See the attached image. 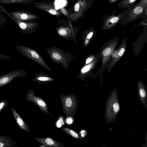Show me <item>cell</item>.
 Wrapping results in <instances>:
<instances>
[{
	"instance_id": "44dd1931",
	"label": "cell",
	"mask_w": 147,
	"mask_h": 147,
	"mask_svg": "<svg viewBox=\"0 0 147 147\" xmlns=\"http://www.w3.org/2000/svg\"><path fill=\"white\" fill-rule=\"evenodd\" d=\"M143 9L141 7H136L134 10V13L136 14L140 13L142 12Z\"/></svg>"
},
{
	"instance_id": "3957f363",
	"label": "cell",
	"mask_w": 147,
	"mask_h": 147,
	"mask_svg": "<svg viewBox=\"0 0 147 147\" xmlns=\"http://www.w3.org/2000/svg\"><path fill=\"white\" fill-rule=\"evenodd\" d=\"M16 48L22 55L37 62L48 69H49L39 55L33 49L24 45H17Z\"/></svg>"
},
{
	"instance_id": "8992f818",
	"label": "cell",
	"mask_w": 147,
	"mask_h": 147,
	"mask_svg": "<svg viewBox=\"0 0 147 147\" xmlns=\"http://www.w3.org/2000/svg\"><path fill=\"white\" fill-rule=\"evenodd\" d=\"M10 13L15 19L22 22H31L40 18L30 11L25 10L15 11Z\"/></svg>"
},
{
	"instance_id": "7402d4cb",
	"label": "cell",
	"mask_w": 147,
	"mask_h": 147,
	"mask_svg": "<svg viewBox=\"0 0 147 147\" xmlns=\"http://www.w3.org/2000/svg\"><path fill=\"white\" fill-rule=\"evenodd\" d=\"M11 58L12 57L11 56L1 54V52L0 51V60H7Z\"/></svg>"
},
{
	"instance_id": "5b68a950",
	"label": "cell",
	"mask_w": 147,
	"mask_h": 147,
	"mask_svg": "<svg viewBox=\"0 0 147 147\" xmlns=\"http://www.w3.org/2000/svg\"><path fill=\"white\" fill-rule=\"evenodd\" d=\"M33 4L36 8L45 11L56 17L59 18L62 15L61 10H56L52 2L50 1L36 2Z\"/></svg>"
},
{
	"instance_id": "4dcf8cb0",
	"label": "cell",
	"mask_w": 147,
	"mask_h": 147,
	"mask_svg": "<svg viewBox=\"0 0 147 147\" xmlns=\"http://www.w3.org/2000/svg\"><path fill=\"white\" fill-rule=\"evenodd\" d=\"M93 34V32H90L89 34H88L86 37L87 38L90 39V38L92 37V35Z\"/></svg>"
},
{
	"instance_id": "603a6c76",
	"label": "cell",
	"mask_w": 147,
	"mask_h": 147,
	"mask_svg": "<svg viewBox=\"0 0 147 147\" xmlns=\"http://www.w3.org/2000/svg\"><path fill=\"white\" fill-rule=\"evenodd\" d=\"M61 11L63 14H64L66 17H68L69 16L68 10L67 11L65 9L64 7H62L61 8Z\"/></svg>"
},
{
	"instance_id": "277c9868",
	"label": "cell",
	"mask_w": 147,
	"mask_h": 147,
	"mask_svg": "<svg viewBox=\"0 0 147 147\" xmlns=\"http://www.w3.org/2000/svg\"><path fill=\"white\" fill-rule=\"evenodd\" d=\"M26 74V71L24 70L18 69L0 76V88L9 84L16 78L25 76Z\"/></svg>"
},
{
	"instance_id": "f1b7e54d",
	"label": "cell",
	"mask_w": 147,
	"mask_h": 147,
	"mask_svg": "<svg viewBox=\"0 0 147 147\" xmlns=\"http://www.w3.org/2000/svg\"><path fill=\"white\" fill-rule=\"evenodd\" d=\"M80 134L81 136L83 138H85V136H86L87 134V132L85 130H83L79 133Z\"/></svg>"
},
{
	"instance_id": "30bf717a",
	"label": "cell",
	"mask_w": 147,
	"mask_h": 147,
	"mask_svg": "<svg viewBox=\"0 0 147 147\" xmlns=\"http://www.w3.org/2000/svg\"><path fill=\"white\" fill-rule=\"evenodd\" d=\"M11 112L19 128L22 130L28 132L30 131L29 125L26 123L14 108L11 107Z\"/></svg>"
},
{
	"instance_id": "ac0fdd59",
	"label": "cell",
	"mask_w": 147,
	"mask_h": 147,
	"mask_svg": "<svg viewBox=\"0 0 147 147\" xmlns=\"http://www.w3.org/2000/svg\"><path fill=\"white\" fill-rule=\"evenodd\" d=\"M93 65L92 63H91L88 65L85 66L81 69L82 73H84L88 71L92 67Z\"/></svg>"
},
{
	"instance_id": "83f0119b",
	"label": "cell",
	"mask_w": 147,
	"mask_h": 147,
	"mask_svg": "<svg viewBox=\"0 0 147 147\" xmlns=\"http://www.w3.org/2000/svg\"><path fill=\"white\" fill-rule=\"evenodd\" d=\"M119 20V18L118 17H115L111 18L110 20V21L113 23H115L118 21Z\"/></svg>"
},
{
	"instance_id": "cb8c5ba5",
	"label": "cell",
	"mask_w": 147,
	"mask_h": 147,
	"mask_svg": "<svg viewBox=\"0 0 147 147\" xmlns=\"http://www.w3.org/2000/svg\"><path fill=\"white\" fill-rule=\"evenodd\" d=\"M38 80L40 81H48L51 80L52 79L49 78L45 77H40L38 78Z\"/></svg>"
},
{
	"instance_id": "d6986e66",
	"label": "cell",
	"mask_w": 147,
	"mask_h": 147,
	"mask_svg": "<svg viewBox=\"0 0 147 147\" xmlns=\"http://www.w3.org/2000/svg\"><path fill=\"white\" fill-rule=\"evenodd\" d=\"M52 55L53 59L57 61L60 60L62 58V57L60 54L56 52L53 53Z\"/></svg>"
},
{
	"instance_id": "7c38bea8",
	"label": "cell",
	"mask_w": 147,
	"mask_h": 147,
	"mask_svg": "<svg viewBox=\"0 0 147 147\" xmlns=\"http://www.w3.org/2000/svg\"><path fill=\"white\" fill-rule=\"evenodd\" d=\"M61 129L63 131L68 134L72 137L80 140L84 139L81 136L79 133H78L69 128L62 127L61 128Z\"/></svg>"
},
{
	"instance_id": "2e32d148",
	"label": "cell",
	"mask_w": 147,
	"mask_h": 147,
	"mask_svg": "<svg viewBox=\"0 0 147 147\" xmlns=\"http://www.w3.org/2000/svg\"><path fill=\"white\" fill-rule=\"evenodd\" d=\"M113 49V47H108L106 48L102 52L103 55L104 57H107L112 52Z\"/></svg>"
},
{
	"instance_id": "484cf974",
	"label": "cell",
	"mask_w": 147,
	"mask_h": 147,
	"mask_svg": "<svg viewBox=\"0 0 147 147\" xmlns=\"http://www.w3.org/2000/svg\"><path fill=\"white\" fill-rule=\"evenodd\" d=\"M125 48L124 47L121 48L118 52V55L120 56H122L124 54L125 51Z\"/></svg>"
},
{
	"instance_id": "e0dca14e",
	"label": "cell",
	"mask_w": 147,
	"mask_h": 147,
	"mask_svg": "<svg viewBox=\"0 0 147 147\" xmlns=\"http://www.w3.org/2000/svg\"><path fill=\"white\" fill-rule=\"evenodd\" d=\"M8 102L6 100H0V115L1 111L5 108L8 105Z\"/></svg>"
},
{
	"instance_id": "6da1fadb",
	"label": "cell",
	"mask_w": 147,
	"mask_h": 147,
	"mask_svg": "<svg viewBox=\"0 0 147 147\" xmlns=\"http://www.w3.org/2000/svg\"><path fill=\"white\" fill-rule=\"evenodd\" d=\"M120 109L117 91L115 89L110 92L106 103L105 116L107 123L114 121Z\"/></svg>"
},
{
	"instance_id": "1f68e13d",
	"label": "cell",
	"mask_w": 147,
	"mask_h": 147,
	"mask_svg": "<svg viewBox=\"0 0 147 147\" xmlns=\"http://www.w3.org/2000/svg\"><path fill=\"white\" fill-rule=\"evenodd\" d=\"M135 0H130V1L131 2H133Z\"/></svg>"
},
{
	"instance_id": "7a4b0ae2",
	"label": "cell",
	"mask_w": 147,
	"mask_h": 147,
	"mask_svg": "<svg viewBox=\"0 0 147 147\" xmlns=\"http://www.w3.org/2000/svg\"><path fill=\"white\" fill-rule=\"evenodd\" d=\"M64 114L67 117H74L77 108V97L73 94H61L60 97Z\"/></svg>"
},
{
	"instance_id": "ba28073f",
	"label": "cell",
	"mask_w": 147,
	"mask_h": 147,
	"mask_svg": "<svg viewBox=\"0 0 147 147\" xmlns=\"http://www.w3.org/2000/svg\"><path fill=\"white\" fill-rule=\"evenodd\" d=\"M35 140L41 144L43 146L45 147H63L64 144L54 140L50 137L36 138Z\"/></svg>"
},
{
	"instance_id": "4316f807",
	"label": "cell",
	"mask_w": 147,
	"mask_h": 147,
	"mask_svg": "<svg viewBox=\"0 0 147 147\" xmlns=\"http://www.w3.org/2000/svg\"><path fill=\"white\" fill-rule=\"evenodd\" d=\"M10 139L9 138L5 136H1L0 135V142L6 140Z\"/></svg>"
},
{
	"instance_id": "4fadbf2b",
	"label": "cell",
	"mask_w": 147,
	"mask_h": 147,
	"mask_svg": "<svg viewBox=\"0 0 147 147\" xmlns=\"http://www.w3.org/2000/svg\"><path fill=\"white\" fill-rule=\"evenodd\" d=\"M17 142L12 140L10 138L6 140L0 142V147H15Z\"/></svg>"
},
{
	"instance_id": "5bb4252c",
	"label": "cell",
	"mask_w": 147,
	"mask_h": 147,
	"mask_svg": "<svg viewBox=\"0 0 147 147\" xmlns=\"http://www.w3.org/2000/svg\"><path fill=\"white\" fill-rule=\"evenodd\" d=\"M60 26L58 28V32L59 34L62 36L66 35L68 32H70L71 28L69 27Z\"/></svg>"
},
{
	"instance_id": "ffe728a7",
	"label": "cell",
	"mask_w": 147,
	"mask_h": 147,
	"mask_svg": "<svg viewBox=\"0 0 147 147\" xmlns=\"http://www.w3.org/2000/svg\"><path fill=\"white\" fill-rule=\"evenodd\" d=\"M63 118L61 117L59 118L58 120L57 123V126L58 127H60L64 124Z\"/></svg>"
},
{
	"instance_id": "52a82bcc",
	"label": "cell",
	"mask_w": 147,
	"mask_h": 147,
	"mask_svg": "<svg viewBox=\"0 0 147 147\" xmlns=\"http://www.w3.org/2000/svg\"><path fill=\"white\" fill-rule=\"evenodd\" d=\"M26 100L28 103L30 101L33 102L41 111L51 115L48 109L47 104L42 99L35 96L33 90H29L27 92L26 96Z\"/></svg>"
},
{
	"instance_id": "9c48e42d",
	"label": "cell",
	"mask_w": 147,
	"mask_h": 147,
	"mask_svg": "<svg viewBox=\"0 0 147 147\" xmlns=\"http://www.w3.org/2000/svg\"><path fill=\"white\" fill-rule=\"evenodd\" d=\"M138 92L140 101L143 106L147 109V91L146 88L141 81L138 83Z\"/></svg>"
},
{
	"instance_id": "f546056e",
	"label": "cell",
	"mask_w": 147,
	"mask_h": 147,
	"mask_svg": "<svg viewBox=\"0 0 147 147\" xmlns=\"http://www.w3.org/2000/svg\"><path fill=\"white\" fill-rule=\"evenodd\" d=\"M93 59V57H90L88 58L86 61V64H88Z\"/></svg>"
},
{
	"instance_id": "8fae6325",
	"label": "cell",
	"mask_w": 147,
	"mask_h": 147,
	"mask_svg": "<svg viewBox=\"0 0 147 147\" xmlns=\"http://www.w3.org/2000/svg\"><path fill=\"white\" fill-rule=\"evenodd\" d=\"M36 0H0V4H10L24 3L28 4Z\"/></svg>"
},
{
	"instance_id": "d4e9b609",
	"label": "cell",
	"mask_w": 147,
	"mask_h": 147,
	"mask_svg": "<svg viewBox=\"0 0 147 147\" xmlns=\"http://www.w3.org/2000/svg\"><path fill=\"white\" fill-rule=\"evenodd\" d=\"M73 122V119L72 117H67L66 120V122L67 124H71Z\"/></svg>"
},
{
	"instance_id": "9a60e30c",
	"label": "cell",
	"mask_w": 147,
	"mask_h": 147,
	"mask_svg": "<svg viewBox=\"0 0 147 147\" xmlns=\"http://www.w3.org/2000/svg\"><path fill=\"white\" fill-rule=\"evenodd\" d=\"M1 13H4V11L3 9L0 8V24L4 26L7 23V20L2 14Z\"/></svg>"
}]
</instances>
